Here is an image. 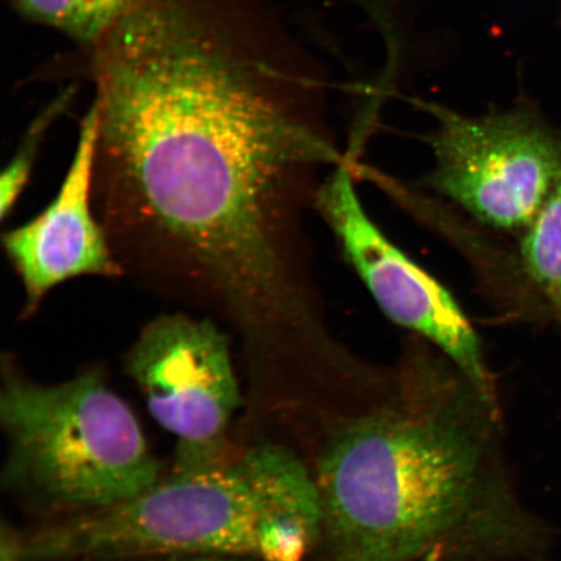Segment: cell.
<instances>
[{"label": "cell", "mask_w": 561, "mask_h": 561, "mask_svg": "<svg viewBox=\"0 0 561 561\" xmlns=\"http://www.w3.org/2000/svg\"><path fill=\"white\" fill-rule=\"evenodd\" d=\"M520 270L561 325V174L536 219L524 231Z\"/></svg>", "instance_id": "9c48e42d"}, {"label": "cell", "mask_w": 561, "mask_h": 561, "mask_svg": "<svg viewBox=\"0 0 561 561\" xmlns=\"http://www.w3.org/2000/svg\"><path fill=\"white\" fill-rule=\"evenodd\" d=\"M152 561H254L250 559L236 558V557H222V556H175L149 559Z\"/></svg>", "instance_id": "7c38bea8"}, {"label": "cell", "mask_w": 561, "mask_h": 561, "mask_svg": "<svg viewBox=\"0 0 561 561\" xmlns=\"http://www.w3.org/2000/svg\"><path fill=\"white\" fill-rule=\"evenodd\" d=\"M254 0H140L89 55L94 206L125 276L226 320L249 360L327 328L301 209L345 163Z\"/></svg>", "instance_id": "6da1fadb"}, {"label": "cell", "mask_w": 561, "mask_h": 561, "mask_svg": "<svg viewBox=\"0 0 561 561\" xmlns=\"http://www.w3.org/2000/svg\"><path fill=\"white\" fill-rule=\"evenodd\" d=\"M125 368L159 425L175 438L173 471L217 465L233 453L229 426L241 405L228 334L208 316L147 322Z\"/></svg>", "instance_id": "8992f818"}, {"label": "cell", "mask_w": 561, "mask_h": 561, "mask_svg": "<svg viewBox=\"0 0 561 561\" xmlns=\"http://www.w3.org/2000/svg\"><path fill=\"white\" fill-rule=\"evenodd\" d=\"M327 333H328V332H327ZM322 335H324V334H322ZM320 336H321V335H320ZM320 336H319V339H320ZM316 340H318V339H316ZM310 343H311V342H310ZM307 345H308V343H307ZM305 346H306V345H305ZM305 346H304V347H305ZM300 348H301V347H300ZM298 350H299V348H298ZM296 351H297V350H296ZM293 353H294V351H293ZM293 353H291V354H293ZM289 355H290V354H289ZM286 356H287V355H286ZM283 357H285V356H283ZM279 359H280V357H279ZM277 360H278V359H277ZM273 362H276V360H273ZM271 363H272V362H271ZM266 364H270V363H266ZM263 366H265V364H263ZM259 367H262V366H259ZM255 368H256V367H255Z\"/></svg>", "instance_id": "4fadbf2b"}, {"label": "cell", "mask_w": 561, "mask_h": 561, "mask_svg": "<svg viewBox=\"0 0 561 561\" xmlns=\"http://www.w3.org/2000/svg\"><path fill=\"white\" fill-rule=\"evenodd\" d=\"M423 180L483 227L525 231L561 174V140L529 108L467 116L438 104Z\"/></svg>", "instance_id": "5b68a950"}, {"label": "cell", "mask_w": 561, "mask_h": 561, "mask_svg": "<svg viewBox=\"0 0 561 561\" xmlns=\"http://www.w3.org/2000/svg\"><path fill=\"white\" fill-rule=\"evenodd\" d=\"M316 208L386 318L431 343L490 404L502 409L482 341L451 291L392 243L357 195L348 160L333 168Z\"/></svg>", "instance_id": "52a82bcc"}, {"label": "cell", "mask_w": 561, "mask_h": 561, "mask_svg": "<svg viewBox=\"0 0 561 561\" xmlns=\"http://www.w3.org/2000/svg\"><path fill=\"white\" fill-rule=\"evenodd\" d=\"M283 416L320 493L310 561H551L558 531L517 494L502 409L419 336L392 366L325 357Z\"/></svg>", "instance_id": "7a4b0ae2"}, {"label": "cell", "mask_w": 561, "mask_h": 561, "mask_svg": "<svg viewBox=\"0 0 561 561\" xmlns=\"http://www.w3.org/2000/svg\"><path fill=\"white\" fill-rule=\"evenodd\" d=\"M322 506L310 466L284 439L173 471L131 500L70 515L21 539V561L222 556L310 561Z\"/></svg>", "instance_id": "3957f363"}, {"label": "cell", "mask_w": 561, "mask_h": 561, "mask_svg": "<svg viewBox=\"0 0 561 561\" xmlns=\"http://www.w3.org/2000/svg\"><path fill=\"white\" fill-rule=\"evenodd\" d=\"M66 103V98H62V101L53 104L44 114L35 118L10 164L0 174V219L3 221L15 209L21 195L30 184L41 146L48 129L65 110Z\"/></svg>", "instance_id": "8fae6325"}, {"label": "cell", "mask_w": 561, "mask_h": 561, "mask_svg": "<svg viewBox=\"0 0 561 561\" xmlns=\"http://www.w3.org/2000/svg\"><path fill=\"white\" fill-rule=\"evenodd\" d=\"M98 129L96 112L90 105L58 195L33 220L3 234L7 257L25 293V318L66 280L125 277L94 206Z\"/></svg>", "instance_id": "ba28073f"}, {"label": "cell", "mask_w": 561, "mask_h": 561, "mask_svg": "<svg viewBox=\"0 0 561 561\" xmlns=\"http://www.w3.org/2000/svg\"><path fill=\"white\" fill-rule=\"evenodd\" d=\"M140 0H11L20 16L66 35L89 53Z\"/></svg>", "instance_id": "30bf717a"}, {"label": "cell", "mask_w": 561, "mask_h": 561, "mask_svg": "<svg viewBox=\"0 0 561 561\" xmlns=\"http://www.w3.org/2000/svg\"><path fill=\"white\" fill-rule=\"evenodd\" d=\"M0 423L3 489L34 506L83 514L161 479L135 413L98 369L42 383L4 363Z\"/></svg>", "instance_id": "277c9868"}]
</instances>
